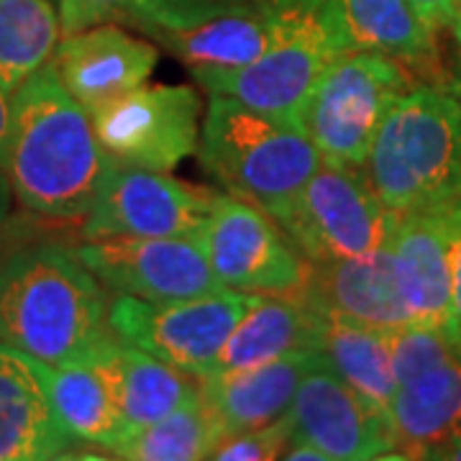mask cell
I'll return each instance as SVG.
<instances>
[{
    "instance_id": "cell-1",
    "label": "cell",
    "mask_w": 461,
    "mask_h": 461,
    "mask_svg": "<svg viewBox=\"0 0 461 461\" xmlns=\"http://www.w3.org/2000/svg\"><path fill=\"white\" fill-rule=\"evenodd\" d=\"M108 290L62 241L0 251V341L50 366L90 362L118 336Z\"/></svg>"
},
{
    "instance_id": "cell-2",
    "label": "cell",
    "mask_w": 461,
    "mask_h": 461,
    "mask_svg": "<svg viewBox=\"0 0 461 461\" xmlns=\"http://www.w3.org/2000/svg\"><path fill=\"white\" fill-rule=\"evenodd\" d=\"M111 165L93 118L44 65L11 98L3 172L18 203L50 221L85 218Z\"/></svg>"
},
{
    "instance_id": "cell-3",
    "label": "cell",
    "mask_w": 461,
    "mask_h": 461,
    "mask_svg": "<svg viewBox=\"0 0 461 461\" xmlns=\"http://www.w3.org/2000/svg\"><path fill=\"white\" fill-rule=\"evenodd\" d=\"M362 172L393 213L448 211L461 203V100L412 85L384 115Z\"/></svg>"
},
{
    "instance_id": "cell-4",
    "label": "cell",
    "mask_w": 461,
    "mask_h": 461,
    "mask_svg": "<svg viewBox=\"0 0 461 461\" xmlns=\"http://www.w3.org/2000/svg\"><path fill=\"white\" fill-rule=\"evenodd\" d=\"M203 169L233 198L280 218L321 167V151L303 126L211 95L200 126Z\"/></svg>"
},
{
    "instance_id": "cell-5",
    "label": "cell",
    "mask_w": 461,
    "mask_h": 461,
    "mask_svg": "<svg viewBox=\"0 0 461 461\" xmlns=\"http://www.w3.org/2000/svg\"><path fill=\"white\" fill-rule=\"evenodd\" d=\"M412 87L402 62L375 51L339 54L318 77L303 129L323 162L359 167L393 103Z\"/></svg>"
},
{
    "instance_id": "cell-6",
    "label": "cell",
    "mask_w": 461,
    "mask_h": 461,
    "mask_svg": "<svg viewBox=\"0 0 461 461\" xmlns=\"http://www.w3.org/2000/svg\"><path fill=\"white\" fill-rule=\"evenodd\" d=\"M275 221L308 262H333L387 247L397 213L375 195L359 167L321 162Z\"/></svg>"
},
{
    "instance_id": "cell-7",
    "label": "cell",
    "mask_w": 461,
    "mask_h": 461,
    "mask_svg": "<svg viewBox=\"0 0 461 461\" xmlns=\"http://www.w3.org/2000/svg\"><path fill=\"white\" fill-rule=\"evenodd\" d=\"M262 295L221 290L182 300L115 295L108 321L113 333L162 362L203 377L211 372L239 321Z\"/></svg>"
},
{
    "instance_id": "cell-8",
    "label": "cell",
    "mask_w": 461,
    "mask_h": 461,
    "mask_svg": "<svg viewBox=\"0 0 461 461\" xmlns=\"http://www.w3.org/2000/svg\"><path fill=\"white\" fill-rule=\"evenodd\" d=\"M333 57L339 54L323 32L321 14L287 11L280 39L257 62L239 69H193V75L211 95L303 126L308 98Z\"/></svg>"
},
{
    "instance_id": "cell-9",
    "label": "cell",
    "mask_w": 461,
    "mask_h": 461,
    "mask_svg": "<svg viewBox=\"0 0 461 461\" xmlns=\"http://www.w3.org/2000/svg\"><path fill=\"white\" fill-rule=\"evenodd\" d=\"M213 275L226 290L249 295H293L305 282V257L259 205L215 195L195 236Z\"/></svg>"
},
{
    "instance_id": "cell-10",
    "label": "cell",
    "mask_w": 461,
    "mask_h": 461,
    "mask_svg": "<svg viewBox=\"0 0 461 461\" xmlns=\"http://www.w3.org/2000/svg\"><path fill=\"white\" fill-rule=\"evenodd\" d=\"M213 200L215 195L172 177L169 172L111 159L93 205L83 218V236L195 239Z\"/></svg>"
},
{
    "instance_id": "cell-11",
    "label": "cell",
    "mask_w": 461,
    "mask_h": 461,
    "mask_svg": "<svg viewBox=\"0 0 461 461\" xmlns=\"http://www.w3.org/2000/svg\"><path fill=\"white\" fill-rule=\"evenodd\" d=\"M90 118L108 157L123 165L169 172L198 151L200 95L185 85H141Z\"/></svg>"
},
{
    "instance_id": "cell-12",
    "label": "cell",
    "mask_w": 461,
    "mask_h": 461,
    "mask_svg": "<svg viewBox=\"0 0 461 461\" xmlns=\"http://www.w3.org/2000/svg\"><path fill=\"white\" fill-rule=\"evenodd\" d=\"M77 257L115 295L139 300H182L226 290L195 239H85Z\"/></svg>"
},
{
    "instance_id": "cell-13",
    "label": "cell",
    "mask_w": 461,
    "mask_h": 461,
    "mask_svg": "<svg viewBox=\"0 0 461 461\" xmlns=\"http://www.w3.org/2000/svg\"><path fill=\"white\" fill-rule=\"evenodd\" d=\"M290 444L311 446L330 461H369L397 448L387 412L364 400L326 364H315L282 415Z\"/></svg>"
},
{
    "instance_id": "cell-14",
    "label": "cell",
    "mask_w": 461,
    "mask_h": 461,
    "mask_svg": "<svg viewBox=\"0 0 461 461\" xmlns=\"http://www.w3.org/2000/svg\"><path fill=\"white\" fill-rule=\"evenodd\" d=\"M157 62V47L123 32L118 23H103L67 36L51 59L65 90L87 113L141 87Z\"/></svg>"
},
{
    "instance_id": "cell-15",
    "label": "cell",
    "mask_w": 461,
    "mask_h": 461,
    "mask_svg": "<svg viewBox=\"0 0 461 461\" xmlns=\"http://www.w3.org/2000/svg\"><path fill=\"white\" fill-rule=\"evenodd\" d=\"M300 295L323 315L387 333L412 323L397 285L390 247L364 257L308 262Z\"/></svg>"
},
{
    "instance_id": "cell-16",
    "label": "cell",
    "mask_w": 461,
    "mask_h": 461,
    "mask_svg": "<svg viewBox=\"0 0 461 461\" xmlns=\"http://www.w3.org/2000/svg\"><path fill=\"white\" fill-rule=\"evenodd\" d=\"M69 444L51 402L47 364L0 341V461H50Z\"/></svg>"
},
{
    "instance_id": "cell-17",
    "label": "cell",
    "mask_w": 461,
    "mask_h": 461,
    "mask_svg": "<svg viewBox=\"0 0 461 461\" xmlns=\"http://www.w3.org/2000/svg\"><path fill=\"white\" fill-rule=\"evenodd\" d=\"M321 362V354H290L251 369L198 377L200 400L221 441L277 423L290 411L303 377Z\"/></svg>"
},
{
    "instance_id": "cell-18",
    "label": "cell",
    "mask_w": 461,
    "mask_h": 461,
    "mask_svg": "<svg viewBox=\"0 0 461 461\" xmlns=\"http://www.w3.org/2000/svg\"><path fill=\"white\" fill-rule=\"evenodd\" d=\"M387 247L393 251L397 285L412 323H459L451 290L448 211L397 213Z\"/></svg>"
},
{
    "instance_id": "cell-19",
    "label": "cell",
    "mask_w": 461,
    "mask_h": 461,
    "mask_svg": "<svg viewBox=\"0 0 461 461\" xmlns=\"http://www.w3.org/2000/svg\"><path fill=\"white\" fill-rule=\"evenodd\" d=\"M318 14L336 54L375 51L412 67L436 59V29L411 0H326Z\"/></svg>"
},
{
    "instance_id": "cell-20",
    "label": "cell",
    "mask_w": 461,
    "mask_h": 461,
    "mask_svg": "<svg viewBox=\"0 0 461 461\" xmlns=\"http://www.w3.org/2000/svg\"><path fill=\"white\" fill-rule=\"evenodd\" d=\"M326 315L300 295H262L239 321L208 375L239 372L290 354H321Z\"/></svg>"
},
{
    "instance_id": "cell-21",
    "label": "cell",
    "mask_w": 461,
    "mask_h": 461,
    "mask_svg": "<svg viewBox=\"0 0 461 461\" xmlns=\"http://www.w3.org/2000/svg\"><path fill=\"white\" fill-rule=\"evenodd\" d=\"M287 23V11L269 3L226 11L185 29L151 33L193 69H239L257 62Z\"/></svg>"
},
{
    "instance_id": "cell-22",
    "label": "cell",
    "mask_w": 461,
    "mask_h": 461,
    "mask_svg": "<svg viewBox=\"0 0 461 461\" xmlns=\"http://www.w3.org/2000/svg\"><path fill=\"white\" fill-rule=\"evenodd\" d=\"M111 379L126 436L147 429L200 395L195 375L115 339L93 359Z\"/></svg>"
},
{
    "instance_id": "cell-23",
    "label": "cell",
    "mask_w": 461,
    "mask_h": 461,
    "mask_svg": "<svg viewBox=\"0 0 461 461\" xmlns=\"http://www.w3.org/2000/svg\"><path fill=\"white\" fill-rule=\"evenodd\" d=\"M395 444L415 459H429L430 448L461 423V357L397 387L387 405Z\"/></svg>"
},
{
    "instance_id": "cell-24",
    "label": "cell",
    "mask_w": 461,
    "mask_h": 461,
    "mask_svg": "<svg viewBox=\"0 0 461 461\" xmlns=\"http://www.w3.org/2000/svg\"><path fill=\"white\" fill-rule=\"evenodd\" d=\"M47 382L54 411L72 441L103 446L115 451L126 438L121 411L105 369L98 362L47 364Z\"/></svg>"
},
{
    "instance_id": "cell-25",
    "label": "cell",
    "mask_w": 461,
    "mask_h": 461,
    "mask_svg": "<svg viewBox=\"0 0 461 461\" xmlns=\"http://www.w3.org/2000/svg\"><path fill=\"white\" fill-rule=\"evenodd\" d=\"M321 357L336 377L344 379L375 408L387 412V405L397 393L387 330L326 315Z\"/></svg>"
},
{
    "instance_id": "cell-26",
    "label": "cell",
    "mask_w": 461,
    "mask_h": 461,
    "mask_svg": "<svg viewBox=\"0 0 461 461\" xmlns=\"http://www.w3.org/2000/svg\"><path fill=\"white\" fill-rule=\"evenodd\" d=\"M59 16L50 0H0V87L16 93L57 51Z\"/></svg>"
},
{
    "instance_id": "cell-27",
    "label": "cell",
    "mask_w": 461,
    "mask_h": 461,
    "mask_svg": "<svg viewBox=\"0 0 461 461\" xmlns=\"http://www.w3.org/2000/svg\"><path fill=\"white\" fill-rule=\"evenodd\" d=\"M221 436L200 395L162 420L126 436L113 454L118 461H205Z\"/></svg>"
},
{
    "instance_id": "cell-28",
    "label": "cell",
    "mask_w": 461,
    "mask_h": 461,
    "mask_svg": "<svg viewBox=\"0 0 461 461\" xmlns=\"http://www.w3.org/2000/svg\"><path fill=\"white\" fill-rule=\"evenodd\" d=\"M387 341H390V364L397 387L461 357L459 323L415 321L402 329L390 330Z\"/></svg>"
},
{
    "instance_id": "cell-29",
    "label": "cell",
    "mask_w": 461,
    "mask_h": 461,
    "mask_svg": "<svg viewBox=\"0 0 461 461\" xmlns=\"http://www.w3.org/2000/svg\"><path fill=\"white\" fill-rule=\"evenodd\" d=\"M259 3H267V0H139L141 16H144L141 32L151 36L157 32L185 29L218 14L259 5Z\"/></svg>"
},
{
    "instance_id": "cell-30",
    "label": "cell",
    "mask_w": 461,
    "mask_h": 461,
    "mask_svg": "<svg viewBox=\"0 0 461 461\" xmlns=\"http://www.w3.org/2000/svg\"><path fill=\"white\" fill-rule=\"evenodd\" d=\"M62 39L103 23H131L141 29L144 16L139 0H59Z\"/></svg>"
},
{
    "instance_id": "cell-31",
    "label": "cell",
    "mask_w": 461,
    "mask_h": 461,
    "mask_svg": "<svg viewBox=\"0 0 461 461\" xmlns=\"http://www.w3.org/2000/svg\"><path fill=\"white\" fill-rule=\"evenodd\" d=\"M287 444H290L287 423L285 418H280L267 429L223 438L215 446L213 461H277Z\"/></svg>"
},
{
    "instance_id": "cell-32",
    "label": "cell",
    "mask_w": 461,
    "mask_h": 461,
    "mask_svg": "<svg viewBox=\"0 0 461 461\" xmlns=\"http://www.w3.org/2000/svg\"><path fill=\"white\" fill-rule=\"evenodd\" d=\"M451 221V290H454V313L461 326V203L448 208Z\"/></svg>"
},
{
    "instance_id": "cell-33",
    "label": "cell",
    "mask_w": 461,
    "mask_h": 461,
    "mask_svg": "<svg viewBox=\"0 0 461 461\" xmlns=\"http://www.w3.org/2000/svg\"><path fill=\"white\" fill-rule=\"evenodd\" d=\"M411 3L412 8L426 18L436 32H438L441 26H448V23H451L454 0H411Z\"/></svg>"
},
{
    "instance_id": "cell-34",
    "label": "cell",
    "mask_w": 461,
    "mask_h": 461,
    "mask_svg": "<svg viewBox=\"0 0 461 461\" xmlns=\"http://www.w3.org/2000/svg\"><path fill=\"white\" fill-rule=\"evenodd\" d=\"M426 461H461V423L446 436L438 446H433Z\"/></svg>"
},
{
    "instance_id": "cell-35",
    "label": "cell",
    "mask_w": 461,
    "mask_h": 461,
    "mask_svg": "<svg viewBox=\"0 0 461 461\" xmlns=\"http://www.w3.org/2000/svg\"><path fill=\"white\" fill-rule=\"evenodd\" d=\"M8 131H11V93L5 87H0V169H3Z\"/></svg>"
},
{
    "instance_id": "cell-36",
    "label": "cell",
    "mask_w": 461,
    "mask_h": 461,
    "mask_svg": "<svg viewBox=\"0 0 461 461\" xmlns=\"http://www.w3.org/2000/svg\"><path fill=\"white\" fill-rule=\"evenodd\" d=\"M272 8H282V11H305V14H315L321 11V5L326 0H267Z\"/></svg>"
},
{
    "instance_id": "cell-37",
    "label": "cell",
    "mask_w": 461,
    "mask_h": 461,
    "mask_svg": "<svg viewBox=\"0 0 461 461\" xmlns=\"http://www.w3.org/2000/svg\"><path fill=\"white\" fill-rule=\"evenodd\" d=\"M282 461H330L326 459L321 451H315L311 446H303V444H293V448L287 451V456Z\"/></svg>"
},
{
    "instance_id": "cell-38",
    "label": "cell",
    "mask_w": 461,
    "mask_h": 461,
    "mask_svg": "<svg viewBox=\"0 0 461 461\" xmlns=\"http://www.w3.org/2000/svg\"><path fill=\"white\" fill-rule=\"evenodd\" d=\"M11 198H14V190H11V185H8L5 172L0 169V226L5 223V218L11 213Z\"/></svg>"
},
{
    "instance_id": "cell-39",
    "label": "cell",
    "mask_w": 461,
    "mask_h": 461,
    "mask_svg": "<svg viewBox=\"0 0 461 461\" xmlns=\"http://www.w3.org/2000/svg\"><path fill=\"white\" fill-rule=\"evenodd\" d=\"M369 461H420V459H415L412 454L402 451V448H400V451H393V448H390V451H384V454H377L375 459H369Z\"/></svg>"
},
{
    "instance_id": "cell-40",
    "label": "cell",
    "mask_w": 461,
    "mask_h": 461,
    "mask_svg": "<svg viewBox=\"0 0 461 461\" xmlns=\"http://www.w3.org/2000/svg\"><path fill=\"white\" fill-rule=\"evenodd\" d=\"M448 26L454 29V36L461 44V0H454V11H451V23Z\"/></svg>"
},
{
    "instance_id": "cell-41",
    "label": "cell",
    "mask_w": 461,
    "mask_h": 461,
    "mask_svg": "<svg viewBox=\"0 0 461 461\" xmlns=\"http://www.w3.org/2000/svg\"><path fill=\"white\" fill-rule=\"evenodd\" d=\"M50 461H80V454H75V451H62V454H57V456H51Z\"/></svg>"
},
{
    "instance_id": "cell-42",
    "label": "cell",
    "mask_w": 461,
    "mask_h": 461,
    "mask_svg": "<svg viewBox=\"0 0 461 461\" xmlns=\"http://www.w3.org/2000/svg\"><path fill=\"white\" fill-rule=\"evenodd\" d=\"M80 461H113L111 456H103V454H93V451H87V454H80Z\"/></svg>"
},
{
    "instance_id": "cell-43",
    "label": "cell",
    "mask_w": 461,
    "mask_h": 461,
    "mask_svg": "<svg viewBox=\"0 0 461 461\" xmlns=\"http://www.w3.org/2000/svg\"><path fill=\"white\" fill-rule=\"evenodd\" d=\"M456 95L461 100V62H459V75H456Z\"/></svg>"
}]
</instances>
